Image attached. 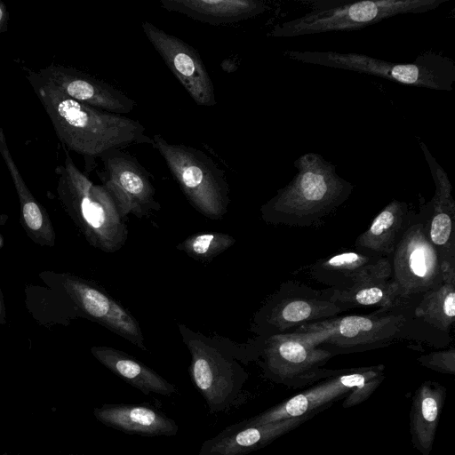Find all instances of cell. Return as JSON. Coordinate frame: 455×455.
<instances>
[{"mask_svg": "<svg viewBox=\"0 0 455 455\" xmlns=\"http://www.w3.org/2000/svg\"><path fill=\"white\" fill-rule=\"evenodd\" d=\"M31 84L60 141L84 158L134 144H152L139 121L70 99L37 76Z\"/></svg>", "mask_w": 455, "mask_h": 455, "instance_id": "cell-1", "label": "cell"}, {"mask_svg": "<svg viewBox=\"0 0 455 455\" xmlns=\"http://www.w3.org/2000/svg\"><path fill=\"white\" fill-rule=\"evenodd\" d=\"M419 299L370 315L331 317L307 323L292 331L332 355L384 347L400 339L431 342L424 331L435 330L414 316Z\"/></svg>", "mask_w": 455, "mask_h": 455, "instance_id": "cell-2", "label": "cell"}, {"mask_svg": "<svg viewBox=\"0 0 455 455\" xmlns=\"http://www.w3.org/2000/svg\"><path fill=\"white\" fill-rule=\"evenodd\" d=\"M293 166L297 173L292 180L261 206V217L267 223L314 225L341 205L354 189L320 154L306 153Z\"/></svg>", "mask_w": 455, "mask_h": 455, "instance_id": "cell-3", "label": "cell"}, {"mask_svg": "<svg viewBox=\"0 0 455 455\" xmlns=\"http://www.w3.org/2000/svg\"><path fill=\"white\" fill-rule=\"evenodd\" d=\"M67 211L94 247L111 253L125 243L128 231L115 201L103 185H95L74 164L68 154L59 185Z\"/></svg>", "mask_w": 455, "mask_h": 455, "instance_id": "cell-4", "label": "cell"}, {"mask_svg": "<svg viewBox=\"0 0 455 455\" xmlns=\"http://www.w3.org/2000/svg\"><path fill=\"white\" fill-rule=\"evenodd\" d=\"M284 55L307 64L375 76L405 85L450 92L455 82V63L443 54L427 52L411 63L389 62L365 54L331 51L288 50Z\"/></svg>", "mask_w": 455, "mask_h": 455, "instance_id": "cell-5", "label": "cell"}, {"mask_svg": "<svg viewBox=\"0 0 455 455\" xmlns=\"http://www.w3.org/2000/svg\"><path fill=\"white\" fill-rule=\"evenodd\" d=\"M151 146L164 158L170 172L190 204L212 220L227 212L229 188L225 172L202 150L167 141L159 134Z\"/></svg>", "mask_w": 455, "mask_h": 455, "instance_id": "cell-6", "label": "cell"}, {"mask_svg": "<svg viewBox=\"0 0 455 455\" xmlns=\"http://www.w3.org/2000/svg\"><path fill=\"white\" fill-rule=\"evenodd\" d=\"M182 340L191 355L192 381L204 398L209 411L218 413L238 400L246 372L236 362L234 347L223 340L210 339L179 323Z\"/></svg>", "mask_w": 455, "mask_h": 455, "instance_id": "cell-7", "label": "cell"}, {"mask_svg": "<svg viewBox=\"0 0 455 455\" xmlns=\"http://www.w3.org/2000/svg\"><path fill=\"white\" fill-rule=\"evenodd\" d=\"M448 0H341L336 7L312 10L275 25L271 37H295L363 28L390 17L435 10Z\"/></svg>", "mask_w": 455, "mask_h": 455, "instance_id": "cell-8", "label": "cell"}, {"mask_svg": "<svg viewBox=\"0 0 455 455\" xmlns=\"http://www.w3.org/2000/svg\"><path fill=\"white\" fill-rule=\"evenodd\" d=\"M335 290H316L294 280L283 283L256 313L253 331L259 338L337 316L348 308L334 298Z\"/></svg>", "mask_w": 455, "mask_h": 455, "instance_id": "cell-9", "label": "cell"}, {"mask_svg": "<svg viewBox=\"0 0 455 455\" xmlns=\"http://www.w3.org/2000/svg\"><path fill=\"white\" fill-rule=\"evenodd\" d=\"M389 260L391 278L401 300L417 299L444 279L440 256L427 238L420 214H409Z\"/></svg>", "mask_w": 455, "mask_h": 455, "instance_id": "cell-10", "label": "cell"}, {"mask_svg": "<svg viewBox=\"0 0 455 455\" xmlns=\"http://www.w3.org/2000/svg\"><path fill=\"white\" fill-rule=\"evenodd\" d=\"M260 352L266 374L285 385L302 386L344 371L323 370L322 366L333 355L293 331L261 338Z\"/></svg>", "mask_w": 455, "mask_h": 455, "instance_id": "cell-11", "label": "cell"}, {"mask_svg": "<svg viewBox=\"0 0 455 455\" xmlns=\"http://www.w3.org/2000/svg\"><path fill=\"white\" fill-rule=\"evenodd\" d=\"M103 170L100 174L103 186L113 197L122 219L128 214L138 218L160 209L150 174L126 151L115 148L101 156Z\"/></svg>", "mask_w": 455, "mask_h": 455, "instance_id": "cell-12", "label": "cell"}, {"mask_svg": "<svg viewBox=\"0 0 455 455\" xmlns=\"http://www.w3.org/2000/svg\"><path fill=\"white\" fill-rule=\"evenodd\" d=\"M141 29L195 103L214 107L217 100L213 83L198 52L149 21L141 22Z\"/></svg>", "mask_w": 455, "mask_h": 455, "instance_id": "cell-13", "label": "cell"}, {"mask_svg": "<svg viewBox=\"0 0 455 455\" xmlns=\"http://www.w3.org/2000/svg\"><path fill=\"white\" fill-rule=\"evenodd\" d=\"M419 147L429 167L435 192L419 214L424 221L427 238L436 249L444 271H455V201L452 187L444 169L433 156L427 145Z\"/></svg>", "mask_w": 455, "mask_h": 455, "instance_id": "cell-14", "label": "cell"}, {"mask_svg": "<svg viewBox=\"0 0 455 455\" xmlns=\"http://www.w3.org/2000/svg\"><path fill=\"white\" fill-rule=\"evenodd\" d=\"M384 366L356 368L298 394L253 418L242 421L248 426L263 425L284 419L302 416L324 406H330L352 389L383 374Z\"/></svg>", "mask_w": 455, "mask_h": 455, "instance_id": "cell-15", "label": "cell"}, {"mask_svg": "<svg viewBox=\"0 0 455 455\" xmlns=\"http://www.w3.org/2000/svg\"><path fill=\"white\" fill-rule=\"evenodd\" d=\"M65 291L84 316L146 350L141 329L117 301L90 283L72 275L63 279Z\"/></svg>", "mask_w": 455, "mask_h": 455, "instance_id": "cell-16", "label": "cell"}, {"mask_svg": "<svg viewBox=\"0 0 455 455\" xmlns=\"http://www.w3.org/2000/svg\"><path fill=\"white\" fill-rule=\"evenodd\" d=\"M36 76L68 98L100 110L124 116L136 107L122 91L74 68L51 65Z\"/></svg>", "mask_w": 455, "mask_h": 455, "instance_id": "cell-17", "label": "cell"}, {"mask_svg": "<svg viewBox=\"0 0 455 455\" xmlns=\"http://www.w3.org/2000/svg\"><path fill=\"white\" fill-rule=\"evenodd\" d=\"M328 406L302 416L284 419L263 425L248 426L242 422L231 425L201 446L199 455H247L269 444L297 428Z\"/></svg>", "mask_w": 455, "mask_h": 455, "instance_id": "cell-18", "label": "cell"}, {"mask_svg": "<svg viewBox=\"0 0 455 455\" xmlns=\"http://www.w3.org/2000/svg\"><path fill=\"white\" fill-rule=\"evenodd\" d=\"M93 414L102 424L131 435L172 436L179 430L173 419L145 404H102Z\"/></svg>", "mask_w": 455, "mask_h": 455, "instance_id": "cell-19", "label": "cell"}, {"mask_svg": "<svg viewBox=\"0 0 455 455\" xmlns=\"http://www.w3.org/2000/svg\"><path fill=\"white\" fill-rule=\"evenodd\" d=\"M387 257L368 254L360 251H347L316 261L310 267V275L317 283L333 290L344 291L369 274L388 265Z\"/></svg>", "mask_w": 455, "mask_h": 455, "instance_id": "cell-20", "label": "cell"}, {"mask_svg": "<svg viewBox=\"0 0 455 455\" xmlns=\"http://www.w3.org/2000/svg\"><path fill=\"white\" fill-rule=\"evenodd\" d=\"M163 9L210 25L237 23L267 10L261 0H161Z\"/></svg>", "mask_w": 455, "mask_h": 455, "instance_id": "cell-21", "label": "cell"}, {"mask_svg": "<svg viewBox=\"0 0 455 455\" xmlns=\"http://www.w3.org/2000/svg\"><path fill=\"white\" fill-rule=\"evenodd\" d=\"M446 397V388L427 380L415 391L410 411L411 443L422 455H429Z\"/></svg>", "mask_w": 455, "mask_h": 455, "instance_id": "cell-22", "label": "cell"}, {"mask_svg": "<svg viewBox=\"0 0 455 455\" xmlns=\"http://www.w3.org/2000/svg\"><path fill=\"white\" fill-rule=\"evenodd\" d=\"M409 214L405 202L392 200L356 238V250L389 259L407 224Z\"/></svg>", "mask_w": 455, "mask_h": 455, "instance_id": "cell-23", "label": "cell"}, {"mask_svg": "<svg viewBox=\"0 0 455 455\" xmlns=\"http://www.w3.org/2000/svg\"><path fill=\"white\" fill-rule=\"evenodd\" d=\"M91 352L101 364L144 394L170 395L177 391L173 384L123 351L100 346L92 347Z\"/></svg>", "mask_w": 455, "mask_h": 455, "instance_id": "cell-24", "label": "cell"}, {"mask_svg": "<svg viewBox=\"0 0 455 455\" xmlns=\"http://www.w3.org/2000/svg\"><path fill=\"white\" fill-rule=\"evenodd\" d=\"M0 154L15 186L20 204L22 223L30 235L39 243L52 245L54 232L51 220L28 188L9 150L3 128L0 127Z\"/></svg>", "mask_w": 455, "mask_h": 455, "instance_id": "cell-25", "label": "cell"}, {"mask_svg": "<svg viewBox=\"0 0 455 455\" xmlns=\"http://www.w3.org/2000/svg\"><path fill=\"white\" fill-rule=\"evenodd\" d=\"M334 298L339 304L348 309L359 306H377L381 308H391L405 302L397 296L396 289L391 278L390 263L369 274L347 291H339L335 290Z\"/></svg>", "mask_w": 455, "mask_h": 455, "instance_id": "cell-26", "label": "cell"}, {"mask_svg": "<svg viewBox=\"0 0 455 455\" xmlns=\"http://www.w3.org/2000/svg\"><path fill=\"white\" fill-rule=\"evenodd\" d=\"M414 316L438 332L448 334L455 322V275L420 295Z\"/></svg>", "mask_w": 455, "mask_h": 455, "instance_id": "cell-27", "label": "cell"}, {"mask_svg": "<svg viewBox=\"0 0 455 455\" xmlns=\"http://www.w3.org/2000/svg\"><path fill=\"white\" fill-rule=\"evenodd\" d=\"M235 242V238L228 234L202 233L188 236L177 245V249L196 260L209 261L231 247Z\"/></svg>", "mask_w": 455, "mask_h": 455, "instance_id": "cell-28", "label": "cell"}, {"mask_svg": "<svg viewBox=\"0 0 455 455\" xmlns=\"http://www.w3.org/2000/svg\"><path fill=\"white\" fill-rule=\"evenodd\" d=\"M418 360L421 365L431 370L451 375L455 374V350L453 347L421 355Z\"/></svg>", "mask_w": 455, "mask_h": 455, "instance_id": "cell-29", "label": "cell"}, {"mask_svg": "<svg viewBox=\"0 0 455 455\" xmlns=\"http://www.w3.org/2000/svg\"><path fill=\"white\" fill-rule=\"evenodd\" d=\"M384 375L376 376L366 382L354 387L343 403L344 408L357 405L370 397L384 379Z\"/></svg>", "mask_w": 455, "mask_h": 455, "instance_id": "cell-30", "label": "cell"}, {"mask_svg": "<svg viewBox=\"0 0 455 455\" xmlns=\"http://www.w3.org/2000/svg\"><path fill=\"white\" fill-rule=\"evenodd\" d=\"M8 20V12L5 4L0 1V31L4 27Z\"/></svg>", "mask_w": 455, "mask_h": 455, "instance_id": "cell-31", "label": "cell"}, {"mask_svg": "<svg viewBox=\"0 0 455 455\" xmlns=\"http://www.w3.org/2000/svg\"><path fill=\"white\" fill-rule=\"evenodd\" d=\"M3 243H4V240H3L2 235H0V248L3 246Z\"/></svg>", "mask_w": 455, "mask_h": 455, "instance_id": "cell-32", "label": "cell"}, {"mask_svg": "<svg viewBox=\"0 0 455 455\" xmlns=\"http://www.w3.org/2000/svg\"><path fill=\"white\" fill-rule=\"evenodd\" d=\"M69 455H83V454H69Z\"/></svg>", "mask_w": 455, "mask_h": 455, "instance_id": "cell-33", "label": "cell"}]
</instances>
